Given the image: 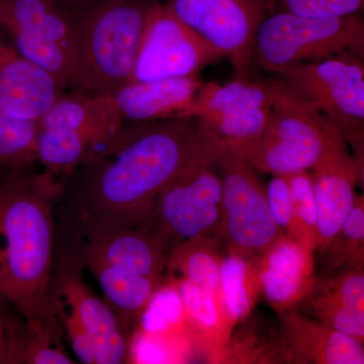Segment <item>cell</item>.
<instances>
[{
  "label": "cell",
  "mask_w": 364,
  "mask_h": 364,
  "mask_svg": "<svg viewBox=\"0 0 364 364\" xmlns=\"http://www.w3.org/2000/svg\"><path fill=\"white\" fill-rule=\"evenodd\" d=\"M198 121L176 117L126 124L88 163L75 198L77 224L143 225L195 145Z\"/></svg>",
  "instance_id": "6da1fadb"
},
{
  "label": "cell",
  "mask_w": 364,
  "mask_h": 364,
  "mask_svg": "<svg viewBox=\"0 0 364 364\" xmlns=\"http://www.w3.org/2000/svg\"><path fill=\"white\" fill-rule=\"evenodd\" d=\"M30 168L9 171L0 182V296L32 331L61 336L50 301L59 186L47 170Z\"/></svg>",
  "instance_id": "7a4b0ae2"
},
{
  "label": "cell",
  "mask_w": 364,
  "mask_h": 364,
  "mask_svg": "<svg viewBox=\"0 0 364 364\" xmlns=\"http://www.w3.org/2000/svg\"><path fill=\"white\" fill-rule=\"evenodd\" d=\"M150 4L100 0L72 14L77 32L80 92L107 95L130 82Z\"/></svg>",
  "instance_id": "3957f363"
},
{
  "label": "cell",
  "mask_w": 364,
  "mask_h": 364,
  "mask_svg": "<svg viewBox=\"0 0 364 364\" xmlns=\"http://www.w3.org/2000/svg\"><path fill=\"white\" fill-rule=\"evenodd\" d=\"M222 149L221 143L198 124V138L183 166L144 223L168 254L182 242L218 234L222 213L218 161Z\"/></svg>",
  "instance_id": "277c9868"
},
{
  "label": "cell",
  "mask_w": 364,
  "mask_h": 364,
  "mask_svg": "<svg viewBox=\"0 0 364 364\" xmlns=\"http://www.w3.org/2000/svg\"><path fill=\"white\" fill-rule=\"evenodd\" d=\"M363 59L343 54L296 64L274 73L275 78L336 131L360 161L364 147Z\"/></svg>",
  "instance_id": "5b68a950"
},
{
  "label": "cell",
  "mask_w": 364,
  "mask_h": 364,
  "mask_svg": "<svg viewBox=\"0 0 364 364\" xmlns=\"http://www.w3.org/2000/svg\"><path fill=\"white\" fill-rule=\"evenodd\" d=\"M343 54L364 58V21L358 14L308 18L277 9L258 28L252 65L274 74L286 67Z\"/></svg>",
  "instance_id": "8992f818"
},
{
  "label": "cell",
  "mask_w": 364,
  "mask_h": 364,
  "mask_svg": "<svg viewBox=\"0 0 364 364\" xmlns=\"http://www.w3.org/2000/svg\"><path fill=\"white\" fill-rule=\"evenodd\" d=\"M272 116L267 129L244 157L256 171L289 176L310 171L338 135L277 78H267Z\"/></svg>",
  "instance_id": "52a82bcc"
},
{
  "label": "cell",
  "mask_w": 364,
  "mask_h": 364,
  "mask_svg": "<svg viewBox=\"0 0 364 364\" xmlns=\"http://www.w3.org/2000/svg\"><path fill=\"white\" fill-rule=\"evenodd\" d=\"M0 30L62 90L79 91L77 32L62 6L54 0H0Z\"/></svg>",
  "instance_id": "ba28073f"
},
{
  "label": "cell",
  "mask_w": 364,
  "mask_h": 364,
  "mask_svg": "<svg viewBox=\"0 0 364 364\" xmlns=\"http://www.w3.org/2000/svg\"><path fill=\"white\" fill-rule=\"evenodd\" d=\"M222 213L218 235L226 253L256 258L284 233L268 205L267 188L243 155L223 148L218 161Z\"/></svg>",
  "instance_id": "9c48e42d"
},
{
  "label": "cell",
  "mask_w": 364,
  "mask_h": 364,
  "mask_svg": "<svg viewBox=\"0 0 364 364\" xmlns=\"http://www.w3.org/2000/svg\"><path fill=\"white\" fill-rule=\"evenodd\" d=\"M272 116L267 78L235 77L225 85L203 83L182 117H193L224 149L245 154L262 135Z\"/></svg>",
  "instance_id": "30bf717a"
},
{
  "label": "cell",
  "mask_w": 364,
  "mask_h": 364,
  "mask_svg": "<svg viewBox=\"0 0 364 364\" xmlns=\"http://www.w3.org/2000/svg\"><path fill=\"white\" fill-rule=\"evenodd\" d=\"M191 30L228 57L236 76L250 77L254 40L279 0H163Z\"/></svg>",
  "instance_id": "8fae6325"
},
{
  "label": "cell",
  "mask_w": 364,
  "mask_h": 364,
  "mask_svg": "<svg viewBox=\"0 0 364 364\" xmlns=\"http://www.w3.org/2000/svg\"><path fill=\"white\" fill-rule=\"evenodd\" d=\"M224 57L166 4L151 1L131 81L196 76Z\"/></svg>",
  "instance_id": "7c38bea8"
},
{
  "label": "cell",
  "mask_w": 364,
  "mask_h": 364,
  "mask_svg": "<svg viewBox=\"0 0 364 364\" xmlns=\"http://www.w3.org/2000/svg\"><path fill=\"white\" fill-rule=\"evenodd\" d=\"M77 226L73 249L81 264L104 263L132 274L166 279L168 252L144 225Z\"/></svg>",
  "instance_id": "4fadbf2b"
},
{
  "label": "cell",
  "mask_w": 364,
  "mask_h": 364,
  "mask_svg": "<svg viewBox=\"0 0 364 364\" xmlns=\"http://www.w3.org/2000/svg\"><path fill=\"white\" fill-rule=\"evenodd\" d=\"M312 170L318 212L315 253H320L338 233L353 208L358 195L356 188L363 181V161L356 159L343 139L336 135Z\"/></svg>",
  "instance_id": "5bb4252c"
},
{
  "label": "cell",
  "mask_w": 364,
  "mask_h": 364,
  "mask_svg": "<svg viewBox=\"0 0 364 364\" xmlns=\"http://www.w3.org/2000/svg\"><path fill=\"white\" fill-rule=\"evenodd\" d=\"M81 267L73 249L60 270L53 272L51 286L65 294L76 309L95 346L97 364L126 363L129 354L126 335L109 306L83 279Z\"/></svg>",
  "instance_id": "9a60e30c"
},
{
  "label": "cell",
  "mask_w": 364,
  "mask_h": 364,
  "mask_svg": "<svg viewBox=\"0 0 364 364\" xmlns=\"http://www.w3.org/2000/svg\"><path fill=\"white\" fill-rule=\"evenodd\" d=\"M284 361L296 364H363V342L323 324L298 309L277 314Z\"/></svg>",
  "instance_id": "2e32d148"
},
{
  "label": "cell",
  "mask_w": 364,
  "mask_h": 364,
  "mask_svg": "<svg viewBox=\"0 0 364 364\" xmlns=\"http://www.w3.org/2000/svg\"><path fill=\"white\" fill-rule=\"evenodd\" d=\"M261 296L277 314L298 308L315 284V253L280 237L257 257Z\"/></svg>",
  "instance_id": "e0dca14e"
},
{
  "label": "cell",
  "mask_w": 364,
  "mask_h": 364,
  "mask_svg": "<svg viewBox=\"0 0 364 364\" xmlns=\"http://www.w3.org/2000/svg\"><path fill=\"white\" fill-rule=\"evenodd\" d=\"M202 85L198 75L131 81L105 95L114 117L122 123H148L182 117Z\"/></svg>",
  "instance_id": "ac0fdd59"
},
{
  "label": "cell",
  "mask_w": 364,
  "mask_h": 364,
  "mask_svg": "<svg viewBox=\"0 0 364 364\" xmlns=\"http://www.w3.org/2000/svg\"><path fill=\"white\" fill-rule=\"evenodd\" d=\"M298 310L364 342V268L317 275Z\"/></svg>",
  "instance_id": "d6986e66"
},
{
  "label": "cell",
  "mask_w": 364,
  "mask_h": 364,
  "mask_svg": "<svg viewBox=\"0 0 364 364\" xmlns=\"http://www.w3.org/2000/svg\"><path fill=\"white\" fill-rule=\"evenodd\" d=\"M61 93L57 81L7 42L0 30V102L16 116L38 121Z\"/></svg>",
  "instance_id": "ffe728a7"
},
{
  "label": "cell",
  "mask_w": 364,
  "mask_h": 364,
  "mask_svg": "<svg viewBox=\"0 0 364 364\" xmlns=\"http://www.w3.org/2000/svg\"><path fill=\"white\" fill-rule=\"evenodd\" d=\"M62 130L39 127L36 159L50 173H67L102 154L123 127Z\"/></svg>",
  "instance_id": "44dd1931"
},
{
  "label": "cell",
  "mask_w": 364,
  "mask_h": 364,
  "mask_svg": "<svg viewBox=\"0 0 364 364\" xmlns=\"http://www.w3.org/2000/svg\"><path fill=\"white\" fill-rule=\"evenodd\" d=\"M97 279L109 306L128 337L136 323L142 320L151 301L163 286L164 279L132 274L104 263L82 264Z\"/></svg>",
  "instance_id": "7402d4cb"
},
{
  "label": "cell",
  "mask_w": 364,
  "mask_h": 364,
  "mask_svg": "<svg viewBox=\"0 0 364 364\" xmlns=\"http://www.w3.org/2000/svg\"><path fill=\"white\" fill-rule=\"evenodd\" d=\"M223 243L219 235L208 234L189 239L170 250L166 279L186 280L205 289L219 301Z\"/></svg>",
  "instance_id": "603a6c76"
},
{
  "label": "cell",
  "mask_w": 364,
  "mask_h": 364,
  "mask_svg": "<svg viewBox=\"0 0 364 364\" xmlns=\"http://www.w3.org/2000/svg\"><path fill=\"white\" fill-rule=\"evenodd\" d=\"M261 296L257 257L226 253L223 258L219 305L228 335L245 322Z\"/></svg>",
  "instance_id": "cb8c5ba5"
},
{
  "label": "cell",
  "mask_w": 364,
  "mask_h": 364,
  "mask_svg": "<svg viewBox=\"0 0 364 364\" xmlns=\"http://www.w3.org/2000/svg\"><path fill=\"white\" fill-rule=\"evenodd\" d=\"M40 128L62 130L122 127L105 95L72 91L57 97L54 104L38 119Z\"/></svg>",
  "instance_id": "d4e9b609"
},
{
  "label": "cell",
  "mask_w": 364,
  "mask_h": 364,
  "mask_svg": "<svg viewBox=\"0 0 364 364\" xmlns=\"http://www.w3.org/2000/svg\"><path fill=\"white\" fill-rule=\"evenodd\" d=\"M181 296L186 321L205 343L215 360L221 361L230 336L219 301L205 289L186 282L169 280ZM219 361V363H220Z\"/></svg>",
  "instance_id": "484cf974"
},
{
  "label": "cell",
  "mask_w": 364,
  "mask_h": 364,
  "mask_svg": "<svg viewBox=\"0 0 364 364\" xmlns=\"http://www.w3.org/2000/svg\"><path fill=\"white\" fill-rule=\"evenodd\" d=\"M322 274L331 275L348 268H364V200L356 196L353 208L327 247L318 253Z\"/></svg>",
  "instance_id": "4316f807"
},
{
  "label": "cell",
  "mask_w": 364,
  "mask_h": 364,
  "mask_svg": "<svg viewBox=\"0 0 364 364\" xmlns=\"http://www.w3.org/2000/svg\"><path fill=\"white\" fill-rule=\"evenodd\" d=\"M39 123L13 114L0 102V167L9 171L32 166Z\"/></svg>",
  "instance_id": "83f0119b"
},
{
  "label": "cell",
  "mask_w": 364,
  "mask_h": 364,
  "mask_svg": "<svg viewBox=\"0 0 364 364\" xmlns=\"http://www.w3.org/2000/svg\"><path fill=\"white\" fill-rule=\"evenodd\" d=\"M287 177L293 193L298 242L304 248L315 253L318 239V212L312 173L299 171Z\"/></svg>",
  "instance_id": "f1b7e54d"
},
{
  "label": "cell",
  "mask_w": 364,
  "mask_h": 364,
  "mask_svg": "<svg viewBox=\"0 0 364 364\" xmlns=\"http://www.w3.org/2000/svg\"><path fill=\"white\" fill-rule=\"evenodd\" d=\"M28 327L14 306L0 296V364L21 363Z\"/></svg>",
  "instance_id": "f546056e"
},
{
  "label": "cell",
  "mask_w": 364,
  "mask_h": 364,
  "mask_svg": "<svg viewBox=\"0 0 364 364\" xmlns=\"http://www.w3.org/2000/svg\"><path fill=\"white\" fill-rule=\"evenodd\" d=\"M267 196L275 224L286 236L298 242L293 193L287 176H272L267 188Z\"/></svg>",
  "instance_id": "4dcf8cb0"
},
{
  "label": "cell",
  "mask_w": 364,
  "mask_h": 364,
  "mask_svg": "<svg viewBox=\"0 0 364 364\" xmlns=\"http://www.w3.org/2000/svg\"><path fill=\"white\" fill-rule=\"evenodd\" d=\"M75 361L67 353L61 343V336L42 334L28 330L21 363L26 364H71Z\"/></svg>",
  "instance_id": "1f68e13d"
},
{
  "label": "cell",
  "mask_w": 364,
  "mask_h": 364,
  "mask_svg": "<svg viewBox=\"0 0 364 364\" xmlns=\"http://www.w3.org/2000/svg\"><path fill=\"white\" fill-rule=\"evenodd\" d=\"M364 0H279L282 9L308 18H341L363 11Z\"/></svg>",
  "instance_id": "d6a6232c"
},
{
  "label": "cell",
  "mask_w": 364,
  "mask_h": 364,
  "mask_svg": "<svg viewBox=\"0 0 364 364\" xmlns=\"http://www.w3.org/2000/svg\"><path fill=\"white\" fill-rule=\"evenodd\" d=\"M54 1L59 4L60 6H63V4H83V2L88 1V0H54Z\"/></svg>",
  "instance_id": "836d02e7"
},
{
  "label": "cell",
  "mask_w": 364,
  "mask_h": 364,
  "mask_svg": "<svg viewBox=\"0 0 364 364\" xmlns=\"http://www.w3.org/2000/svg\"><path fill=\"white\" fill-rule=\"evenodd\" d=\"M0 182H1V181H0Z\"/></svg>",
  "instance_id": "e575fe53"
}]
</instances>
